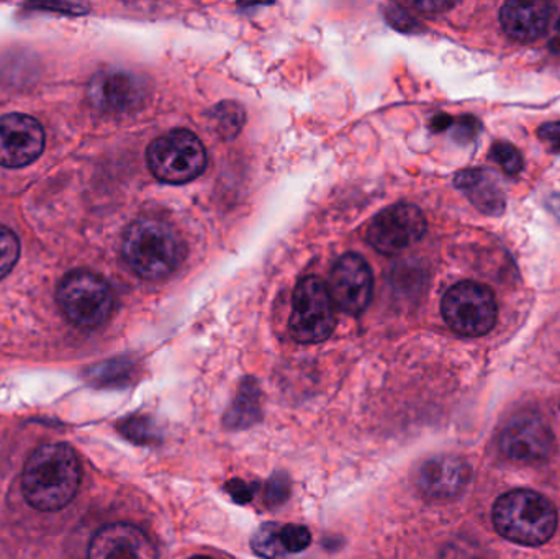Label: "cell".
<instances>
[{"mask_svg":"<svg viewBox=\"0 0 560 559\" xmlns=\"http://www.w3.org/2000/svg\"><path fill=\"white\" fill-rule=\"evenodd\" d=\"M280 540H282L287 554H300V551L306 550L310 544H312V534L303 525H282V528H280Z\"/></svg>","mask_w":560,"mask_h":559,"instance_id":"obj_23","label":"cell"},{"mask_svg":"<svg viewBox=\"0 0 560 559\" xmlns=\"http://www.w3.org/2000/svg\"><path fill=\"white\" fill-rule=\"evenodd\" d=\"M213 118H215L220 133L230 138L242 130L245 114H243V108L238 104H222L217 107L215 117Z\"/></svg>","mask_w":560,"mask_h":559,"instance_id":"obj_20","label":"cell"},{"mask_svg":"<svg viewBox=\"0 0 560 559\" xmlns=\"http://www.w3.org/2000/svg\"><path fill=\"white\" fill-rule=\"evenodd\" d=\"M147 95L143 81L125 71H102L89 84V101L98 110L124 114L133 110Z\"/></svg>","mask_w":560,"mask_h":559,"instance_id":"obj_12","label":"cell"},{"mask_svg":"<svg viewBox=\"0 0 560 559\" xmlns=\"http://www.w3.org/2000/svg\"><path fill=\"white\" fill-rule=\"evenodd\" d=\"M89 559H158V551L141 528L112 524L92 538Z\"/></svg>","mask_w":560,"mask_h":559,"instance_id":"obj_13","label":"cell"},{"mask_svg":"<svg viewBox=\"0 0 560 559\" xmlns=\"http://www.w3.org/2000/svg\"><path fill=\"white\" fill-rule=\"evenodd\" d=\"M148 166L154 177L170 184H186L206 171L207 151L197 135L173 130L148 148Z\"/></svg>","mask_w":560,"mask_h":559,"instance_id":"obj_5","label":"cell"},{"mask_svg":"<svg viewBox=\"0 0 560 559\" xmlns=\"http://www.w3.org/2000/svg\"><path fill=\"white\" fill-rule=\"evenodd\" d=\"M539 138L548 144L549 150L560 153V121H549L538 131Z\"/></svg>","mask_w":560,"mask_h":559,"instance_id":"obj_25","label":"cell"},{"mask_svg":"<svg viewBox=\"0 0 560 559\" xmlns=\"http://www.w3.org/2000/svg\"><path fill=\"white\" fill-rule=\"evenodd\" d=\"M81 466L74 450L62 443L39 446L25 465L23 494L32 508L55 512L78 494Z\"/></svg>","mask_w":560,"mask_h":559,"instance_id":"obj_1","label":"cell"},{"mask_svg":"<svg viewBox=\"0 0 560 559\" xmlns=\"http://www.w3.org/2000/svg\"><path fill=\"white\" fill-rule=\"evenodd\" d=\"M279 524H265L258 528L255 537H253V550L256 555L265 559H283L287 557L285 548L280 540Z\"/></svg>","mask_w":560,"mask_h":559,"instance_id":"obj_19","label":"cell"},{"mask_svg":"<svg viewBox=\"0 0 560 559\" xmlns=\"http://www.w3.org/2000/svg\"><path fill=\"white\" fill-rule=\"evenodd\" d=\"M456 186L469 196L474 206L489 216L502 213L505 209V197L499 183L482 170H466L456 176Z\"/></svg>","mask_w":560,"mask_h":559,"instance_id":"obj_16","label":"cell"},{"mask_svg":"<svg viewBox=\"0 0 560 559\" xmlns=\"http://www.w3.org/2000/svg\"><path fill=\"white\" fill-rule=\"evenodd\" d=\"M444 321L463 337H482L497 324L499 305L487 286L464 281L453 286L441 304Z\"/></svg>","mask_w":560,"mask_h":559,"instance_id":"obj_7","label":"cell"},{"mask_svg":"<svg viewBox=\"0 0 560 559\" xmlns=\"http://www.w3.org/2000/svg\"><path fill=\"white\" fill-rule=\"evenodd\" d=\"M125 261L140 278L160 281L177 271L186 258V245L177 230L164 220H137L128 226L121 245Z\"/></svg>","mask_w":560,"mask_h":559,"instance_id":"obj_2","label":"cell"},{"mask_svg":"<svg viewBox=\"0 0 560 559\" xmlns=\"http://www.w3.org/2000/svg\"><path fill=\"white\" fill-rule=\"evenodd\" d=\"M329 294L332 302L351 315H359L368 308L372 298V272L362 256H341L332 266L329 278Z\"/></svg>","mask_w":560,"mask_h":559,"instance_id":"obj_9","label":"cell"},{"mask_svg":"<svg viewBox=\"0 0 560 559\" xmlns=\"http://www.w3.org/2000/svg\"><path fill=\"white\" fill-rule=\"evenodd\" d=\"M427 232V220L418 207L397 203L382 210L369 226V243L385 255H394L417 243Z\"/></svg>","mask_w":560,"mask_h":559,"instance_id":"obj_8","label":"cell"},{"mask_svg":"<svg viewBox=\"0 0 560 559\" xmlns=\"http://www.w3.org/2000/svg\"><path fill=\"white\" fill-rule=\"evenodd\" d=\"M450 125L451 117H447V115H438L433 120V127L436 128V130H443V128L450 127Z\"/></svg>","mask_w":560,"mask_h":559,"instance_id":"obj_27","label":"cell"},{"mask_svg":"<svg viewBox=\"0 0 560 559\" xmlns=\"http://www.w3.org/2000/svg\"><path fill=\"white\" fill-rule=\"evenodd\" d=\"M490 156L502 166V170L505 171L506 174H512V176L522 173L523 166H525L522 153H520L518 148L513 147V144H493L492 150H490Z\"/></svg>","mask_w":560,"mask_h":559,"instance_id":"obj_22","label":"cell"},{"mask_svg":"<svg viewBox=\"0 0 560 559\" xmlns=\"http://www.w3.org/2000/svg\"><path fill=\"white\" fill-rule=\"evenodd\" d=\"M45 148V131L30 115L12 114L0 118V164L23 167L32 164Z\"/></svg>","mask_w":560,"mask_h":559,"instance_id":"obj_10","label":"cell"},{"mask_svg":"<svg viewBox=\"0 0 560 559\" xmlns=\"http://www.w3.org/2000/svg\"><path fill=\"white\" fill-rule=\"evenodd\" d=\"M470 475V466L463 458L440 456L424 463L418 475V488L424 498L447 501L467 488Z\"/></svg>","mask_w":560,"mask_h":559,"instance_id":"obj_14","label":"cell"},{"mask_svg":"<svg viewBox=\"0 0 560 559\" xmlns=\"http://www.w3.org/2000/svg\"><path fill=\"white\" fill-rule=\"evenodd\" d=\"M20 255V243L15 233L7 226L0 225V279L5 278Z\"/></svg>","mask_w":560,"mask_h":559,"instance_id":"obj_21","label":"cell"},{"mask_svg":"<svg viewBox=\"0 0 560 559\" xmlns=\"http://www.w3.org/2000/svg\"><path fill=\"white\" fill-rule=\"evenodd\" d=\"M192 559H210V558L197 557V558H192Z\"/></svg>","mask_w":560,"mask_h":559,"instance_id":"obj_28","label":"cell"},{"mask_svg":"<svg viewBox=\"0 0 560 559\" xmlns=\"http://www.w3.org/2000/svg\"><path fill=\"white\" fill-rule=\"evenodd\" d=\"M551 9L546 2H509L500 10V22L506 35L516 42L541 38L548 30Z\"/></svg>","mask_w":560,"mask_h":559,"instance_id":"obj_15","label":"cell"},{"mask_svg":"<svg viewBox=\"0 0 560 559\" xmlns=\"http://www.w3.org/2000/svg\"><path fill=\"white\" fill-rule=\"evenodd\" d=\"M62 314L75 327L97 328L110 318L115 298L110 286L91 271H72L58 289Z\"/></svg>","mask_w":560,"mask_h":559,"instance_id":"obj_4","label":"cell"},{"mask_svg":"<svg viewBox=\"0 0 560 559\" xmlns=\"http://www.w3.org/2000/svg\"><path fill=\"white\" fill-rule=\"evenodd\" d=\"M335 325V302L328 286L316 276H306L293 291L290 335L299 343H319L332 334Z\"/></svg>","mask_w":560,"mask_h":559,"instance_id":"obj_6","label":"cell"},{"mask_svg":"<svg viewBox=\"0 0 560 559\" xmlns=\"http://www.w3.org/2000/svg\"><path fill=\"white\" fill-rule=\"evenodd\" d=\"M290 496V481L287 476L276 475L266 486L265 502L271 508L283 504Z\"/></svg>","mask_w":560,"mask_h":559,"instance_id":"obj_24","label":"cell"},{"mask_svg":"<svg viewBox=\"0 0 560 559\" xmlns=\"http://www.w3.org/2000/svg\"><path fill=\"white\" fill-rule=\"evenodd\" d=\"M551 430L539 417L518 416L503 429L500 435V449L520 463H536L548 458L552 452Z\"/></svg>","mask_w":560,"mask_h":559,"instance_id":"obj_11","label":"cell"},{"mask_svg":"<svg viewBox=\"0 0 560 559\" xmlns=\"http://www.w3.org/2000/svg\"><path fill=\"white\" fill-rule=\"evenodd\" d=\"M120 432L125 439L138 445H154L161 442L160 427L148 416L128 417L120 423Z\"/></svg>","mask_w":560,"mask_h":559,"instance_id":"obj_18","label":"cell"},{"mask_svg":"<svg viewBox=\"0 0 560 559\" xmlns=\"http://www.w3.org/2000/svg\"><path fill=\"white\" fill-rule=\"evenodd\" d=\"M226 491L230 492L233 501L238 502V504H246V502L252 501L253 498V489L249 488L245 481H240V479H233V481L226 486Z\"/></svg>","mask_w":560,"mask_h":559,"instance_id":"obj_26","label":"cell"},{"mask_svg":"<svg viewBox=\"0 0 560 559\" xmlns=\"http://www.w3.org/2000/svg\"><path fill=\"white\" fill-rule=\"evenodd\" d=\"M261 419V397L256 383L243 384L233 406L226 412L225 423L230 429H248Z\"/></svg>","mask_w":560,"mask_h":559,"instance_id":"obj_17","label":"cell"},{"mask_svg":"<svg viewBox=\"0 0 560 559\" xmlns=\"http://www.w3.org/2000/svg\"><path fill=\"white\" fill-rule=\"evenodd\" d=\"M493 525L506 540L538 547L551 540L558 528V511L535 491L506 492L493 505Z\"/></svg>","mask_w":560,"mask_h":559,"instance_id":"obj_3","label":"cell"}]
</instances>
